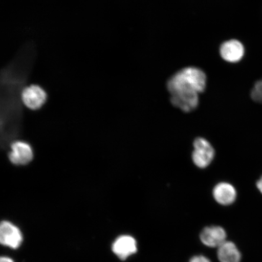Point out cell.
<instances>
[{
    "label": "cell",
    "instance_id": "12",
    "mask_svg": "<svg viewBox=\"0 0 262 262\" xmlns=\"http://www.w3.org/2000/svg\"><path fill=\"white\" fill-rule=\"evenodd\" d=\"M217 248V257L221 262L241 261V252L233 242L226 241Z\"/></svg>",
    "mask_w": 262,
    "mask_h": 262
},
{
    "label": "cell",
    "instance_id": "16",
    "mask_svg": "<svg viewBox=\"0 0 262 262\" xmlns=\"http://www.w3.org/2000/svg\"><path fill=\"white\" fill-rule=\"evenodd\" d=\"M0 262H14L11 258L8 257H0Z\"/></svg>",
    "mask_w": 262,
    "mask_h": 262
},
{
    "label": "cell",
    "instance_id": "11",
    "mask_svg": "<svg viewBox=\"0 0 262 262\" xmlns=\"http://www.w3.org/2000/svg\"><path fill=\"white\" fill-rule=\"evenodd\" d=\"M213 196L219 204L228 206L233 204L236 200L237 191L230 183L222 182L213 189Z\"/></svg>",
    "mask_w": 262,
    "mask_h": 262
},
{
    "label": "cell",
    "instance_id": "10",
    "mask_svg": "<svg viewBox=\"0 0 262 262\" xmlns=\"http://www.w3.org/2000/svg\"><path fill=\"white\" fill-rule=\"evenodd\" d=\"M244 53L243 45L236 40L225 41L220 48L222 58L229 63H237L243 58Z\"/></svg>",
    "mask_w": 262,
    "mask_h": 262
},
{
    "label": "cell",
    "instance_id": "5",
    "mask_svg": "<svg viewBox=\"0 0 262 262\" xmlns=\"http://www.w3.org/2000/svg\"><path fill=\"white\" fill-rule=\"evenodd\" d=\"M23 242L19 229L8 221L0 222V244L13 249L18 248Z\"/></svg>",
    "mask_w": 262,
    "mask_h": 262
},
{
    "label": "cell",
    "instance_id": "9",
    "mask_svg": "<svg viewBox=\"0 0 262 262\" xmlns=\"http://www.w3.org/2000/svg\"><path fill=\"white\" fill-rule=\"evenodd\" d=\"M227 232L219 226H211L203 229L200 238L206 247L219 248L227 241Z\"/></svg>",
    "mask_w": 262,
    "mask_h": 262
},
{
    "label": "cell",
    "instance_id": "6",
    "mask_svg": "<svg viewBox=\"0 0 262 262\" xmlns=\"http://www.w3.org/2000/svg\"><path fill=\"white\" fill-rule=\"evenodd\" d=\"M9 157L11 162L14 165H25L33 159L34 152L28 143L24 141H16L12 143Z\"/></svg>",
    "mask_w": 262,
    "mask_h": 262
},
{
    "label": "cell",
    "instance_id": "4",
    "mask_svg": "<svg viewBox=\"0 0 262 262\" xmlns=\"http://www.w3.org/2000/svg\"><path fill=\"white\" fill-rule=\"evenodd\" d=\"M194 147L192 158L195 165L200 168H205L210 165L215 155L210 143L204 138H198L194 141Z\"/></svg>",
    "mask_w": 262,
    "mask_h": 262
},
{
    "label": "cell",
    "instance_id": "13",
    "mask_svg": "<svg viewBox=\"0 0 262 262\" xmlns=\"http://www.w3.org/2000/svg\"><path fill=\"white\" fill-rule=\"evenodd\" d=\"M251 97L256 102L262 103V80L255 84L251 92Z\"/></svg>",
    "mask_w": 262,
    "mask_h": 262
},
{
    "label": "cell",
    "instance_id": "1",
    "mask_svg": "<svg viewBox=\"0 0 262 262\" xmlns=\"http://www.w3.org/2000/svg\"><path fill=\"white\" fill-rule=\"evenodd\" d=\"M35 45L29 41L0 71V147L18 134L22 118L21 93L34 67Z\"/></svg>",
    "mask_w": 262,
    "mask_h": 262
},
{
    "label": "cell",
    "instance_id": "14",
    "mask_svg": "<svg viewBox=\"0 0 262 262\" xmlns=\"http://www.w3.org/2000/svg\"><path fill=\"white\" fill-rule=\"evenodd\" d=\"M189 262H211L207 257L204 255H196L191 258Z\"/></svg>",
    "mask_w": 262,
    "mask_h": 262
},
{
    "label": "cell",
    "instance_id": "8",
    "mask_svg": "<svg viewBox=\"0 0 262 262\" xmlns=\"http://www.w3.org/2000/svg\"><path fill=\"white\" fill-rule=\"evenodd\" d=\"M171 103L184 112L188 113L198 107L199 93L194 91L178 92L171 94Z\"/></svg>",
    "mask_w": 262,
    "mask_h": 262
},
{
    "label": "cell",
    "instance_id": "2",
    "mask_svg": "<svg viewBox=\"0 0 262 262\" xmlns=\"http://www.w3.org/2000/svg\"><path fill=\"white\" fill-rule=\"evenodd\" d=\"M206 85V76L199 68L189 67L183 69L170 78L167 88L172 94L178 92L194 91L201 93Z\"/></svg>",
    "mask_w": 262,
    "mask_h": 262
},
{
    "label": "cell",
    "instance_id": "15",
    "mask_svg": "<svg viewBox=\"0 0 262 262\" xmlns=\"http://www.w3.org/2000/svg\"><path fill=\"white\" fill-rule=\"evenodd\" d=\"M256 185L258 189L259 190V191L262 194V176H261V178L258 179Z\"/></svg>",
    "mask_w": 262,
    "mask_h": 262
},
{
    "label": "cell",
    "instance_id": "3",
    "mask_svg": "<svg viewBox=\"0 0 262 262\" xmlns=\"http://www.w3.org/2000/svg\"><path fill=\"white\" fill-rule=\"evenodd\" d=\"M47 92L40 85L26 86L21 93V101L26 107L33 111L40 110L48 100Z\"/></svg>",
    "mask_w": 262,
    "mask_h": 262
},
{
    "label": "cell",
    "instance_id": "7",
    "mask_svg": "<svg viewBox=\"0 0 262 262\" xmlns=\"http://www.w3.org/2000/svg\"><path fill=\"white\" fill-rule=\"evenodd\" d=\"M113 253L120 260H125L137 251L136 239L129 235H122L118 237L112 245Z\"/></svg>",
    "mask_w": 262,
    "mask_h": 262
}]
</instances>
